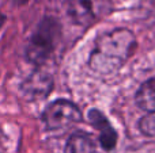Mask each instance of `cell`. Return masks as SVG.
<instances>
[{
	"label": "cell",
	"instance_id": "cell-10",
	"mask_svg": "<svg viewBox=\"0 0 155 153\" xmlns=\"http://www.w3.org/2000/svg\"><path fill=\"white\" fill-rule=\"evenodd\" d=\"M10 2L15 5H23V4H26L27 2H30V0H10Z\"/></svg>",
	"mask_w": 155,
	"mask_h": 153
},
{
	"label": "cell",
	"instance_id": "cell-1",
	"mask_svg": "<svg viewBox=\"0 0 155 153\" xmlns=\"http://www.w3.org/2000/svg\"><path fill=\"white\" fill-rule=\"evenodd\" d=\"M136 49V38L128 29H114L95 39L90 53L91 69L99 75H112L125 65Z\"/></svg>",
	"mask_w": 155,
	"mask_h": 153
},
{
	"label": "cell",
	"instance_id": "cell-6",
	"mask_svg": "<svg viewBox=\"0 0 155 153\" xmlns=\"http://www.w3.org/2000/svg\"><path fill=\"white\" fill-rule=\"evenodd\" d=\"M88 121L99 132V142L105 151H113L117 144V133L107 121V118L97 108L88 111Z\"/></svg>",
	"mask_w": 155,
	"mask_h": 153
},
{
	"label": "cell",
	"instance_id": "cell-11",
	"mask_svg": "<svg viewBox=\"0 0 155 153\" xmlns=\"http://www.w3.org/2000/svg\"><path fill=\"white\" fill-rule=\"evenodd\" d=\"M5 19H7V18H5V15H4V14H2V12H0V29H2V27H3V24H4Z\"/></svg>",
	"mask_w": 155,
	"mask_h": 153
},
{
	"label": "cell",
	"instance_id": "cell-7",
	"mask_svg": "<svg viewBox=\"0 0 155 153\" xmlns=\"http://www.w3.org/2000/svg\"><path fill=\"white\" fill-rule=\"evenodd\" d=\"M135 102L140 110L155 114V77L146 80L135 95Z\"/></svg>",
	"mask_w": 155,
	"mask_h": 153
},
{
	"label": "cell",
	"instance_id": "cell-4",
	"mask_svg": "<svg viewBox=\"0 0 155 153\" xmlns=\"http://www.w3.org/2000/svg\"><path fill=\"white\" fill-rule=\"evenodd\" d=\"M113 10L112 0H68L67 12L78 26L88 27L109 15Z\"/></svg>",
	"mask_w": 155,
	"mask_h": 153
},
{
	"label": "cell",
	"instance_id": "cell-12",
	"mask_svg": "<svg viewBox=\"0 0 155 153\" xmlns=\"http://www.w3.org/2000/svg\"><path fill=\"white\" fill-rule=\"evenodd\" d=\"M154 3H155V0H154Z\"/></svg>",
	"mask_w": 155,
	"mask_h": 153
},
{
	"label": "cell",
	"instance_id": "cell-3",
	"mask_svg": "<svg viewBox=\"0 0 155 153\" xmlns=\"http://www.w3.org/2000/svg\"><path fill=\"white\" fill-rule=\"evenodd\" d=\"M83 115L75 103L65 99H57L52 102L44 110L41 119L48 130L57 132L64 130L82 121Z\"/></svg>",
	"mask_w": 155,
	"mask_h": 153
},
{
	"label": "cell",
	"instance_id": "cell-2",
	"mask_svg": "<svg viewBox=\"0 0 155 153\" xmlns=\"http://www.w3.org/2000/svg\"><path fill=\"white\" fill-rule=\"evenodd\" d=\"M61 27L57 19L46 16L38 23L37 29L33 31L26 48V57L31 64L42 65L57 46L60 39Z\"/></svg>",
	"mask_w": 155,
	"mask_h": 153
},
{
	"label": "cell",
	"instance_id": "cell-5",
	"mask_svg": "<svg viewBox=\"0 0 155 153\" xmlns=\"http://www.w3.org/2000/svg\"><path fill=\"white\" fill-rule=\"evenodd\" d=\"M53 89V79L51 75L35 70L23 83L21 84V91L29 100H37L46 98Z\"/></svg>",
	"mask_w": 155,
	"mask_h": 153
},
{
	"label": "cell",
	"instance_id": "cell-9",
	"mask_svg": "<svg viewBox=\"0 0 155 153\" xmlns=\"http://www.w3.org/2000/svg\"><path fill=\"white\" fill-rule=\"evenodd\" d=\"M139 129L146 136H150V137L155 136V114L143 117L139 122Z\"/></svg>",
	"mask_w": 155,
	"mask_h": 153
},
{
	"label": "cell",
	"instance_id": "cell-8",
	"mask_svg": "<svg viewBox=\"0 0 155 153\" xmlns=\"http://www.w3.org/2000/svg\"><path fill=\"white\" fill-rule=\"evenodd\" d=\"M64 153H98L93 137L87 133L76 132L68 138Z\"/></svg>",
	"mask_w": 155,
	"mask_h": 153
}]
</instances>
